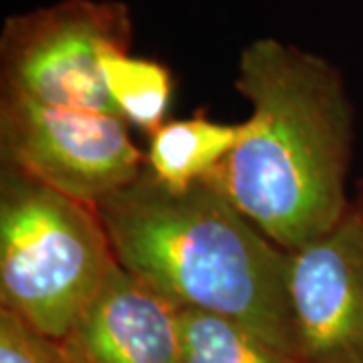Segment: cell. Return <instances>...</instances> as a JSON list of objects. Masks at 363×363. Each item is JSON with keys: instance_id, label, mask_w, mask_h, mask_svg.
<instances>
[{"instance_id": "cell-1", "label": "cell", "mask_w": 363, "mask_h": 363, "mask_svg": "<svg viewBox=\"0 0 363 363\" xmlns=\"http://www.w3.org/2000/svg\"><path fill=\"white\" fill-rule=\"evenodd\" d=\"M245 135L210 178L286 252L331 230L351 198L353 109L337 67L272 37L240 52Z\"/></svg>"}, {"instance_id": "cell-2", "label": "cell", "mask_w": 363, "mask_h": 363, "mask_svg": "<svg viewBox=\"0 0 363 363\" xmlns=\"http://www.w3.org/2000/svg\"><path fill=\"white\" fill-rule=\"evenodd\" d=\"M116 262L176 309L230 319L297 357L286 250L212 180L184 192L147 172L97 206Z\"/></svg>"}, {"instance_id": "cell-3", "label": "cell", "mask_w": 363, "mask_h": 363, "mask_svg": "<svg viewBox=\"0 0 363 363\" xmlns=\"http://www.w3.org/2000/svg\"><path fill=\"white\" fill-rule=\"evenodd\" d=\"M116 264L97 210L0 172V307L59 339Z\"/></svg>"}, {"instance_id": "cell-4", "label": "cell", "mask_w": 363, "mask_h": 363, "mask_svg": "<svg viewBox=\"0 0 363 363\" xmlns=\"http://www.w3.org/2000/svg\"><path fill=\"white\" fill-rule=\"evenodd\" d=\"M130 9L119 0H61L13 14L0 35L2 91L35 101L116 113L101 55L131 47Z\"/></svg>"}, {"instance_id": "cell-5", "label": "cell", "mask_w": 363, "mask_h": 363, "mask_svg": "<svg viewBox=\"0 0 363 363\" xmlns=\"http://www.w3.org/2000/svg\"><path fill=\"white\" fill-rule=\"evenodd\" d=\"M128 125L116 113L2 91V166L95 208L145 168V152L133 143Z\"/></svg>"}, {"instance_id": "cell-6", "label": "cell", "mask_w": 363, "mask_h": 363, "mask_svg": "<svg viewBox=\"0 0 363 363\" xmlns=\"http://www.w3.org/2000/svg\"><path fill=\"white\" fill-rule=\"evenodd\" d=\"M301 363H363V182L341 220L286 252Z\"/></svg>"}, {"instance_id": "cell-7", "label": "cell", "mask_w": 363, "mask_h": 363, "mask_svg": "<svg viewBox=\"0 0 363 363\" xmlns=\"http://www.w3.org/2000/svg\"><path fill=\"white\" fill-rule=\"evenodd\" d=\"M59 345L69 363H182L178 309L116 262Z\"/></svg>"}, {"instance_id": "cell-8", "label": "cell", "mask_w": 363, "mask_h": 363, "mask_svg": "<svg viewBox=\"0 0 363 363\" xmlns=\"http://www.w3.org/2000/svg\"><path fill=\"white\" fill-rule=\"evenodd\" d=\"M245 135L242 123H220L204 113L169 119L145 150V168L162 186L184 192L210 178Z\"/></svg>"}, {"instance_id": "cell-9", "label": "cell", "mask_w": 363, "mask_h": 363, "mask_svg": "<svg viewBox=\"0 0 363 363\" xmlns=\"http://www.w3.org/2000/svg\"><path fill=\"white\" fill-rule=\"evenodd\" d=\"M131 47H111L101 55V75L117 116L145 133L166 123L174 79L156 59L131 55Z\"/></svg>"}, {"instance_id": "cell-10", "label": "cell", "mask_w": 363, "mask_h": 363, "mask_svg": "<svg viewBox=\"0 0 363 363\" xmlns=\"http://www.w3.org/2000/svg\"><path fill=\"white\" fill-rule=\"evenodd\" d=\"M178 327L182 363H301L247 327L212 313L178 309Z\"/></svg>"}, {"instance_id": "cell-11", "label": "cell", "mask_w": 363, "mask_h": 363, "mask_svg": "<svg viewBox=\"0 0 363 363\" xmlns=\"http://www.w3.org/2000/svg\"><path fill=\"white\" fill-rule=\"evenodd\" d=\"M0 363H69L57 339L0 307Z\"/></svg>"}]
</instances>
